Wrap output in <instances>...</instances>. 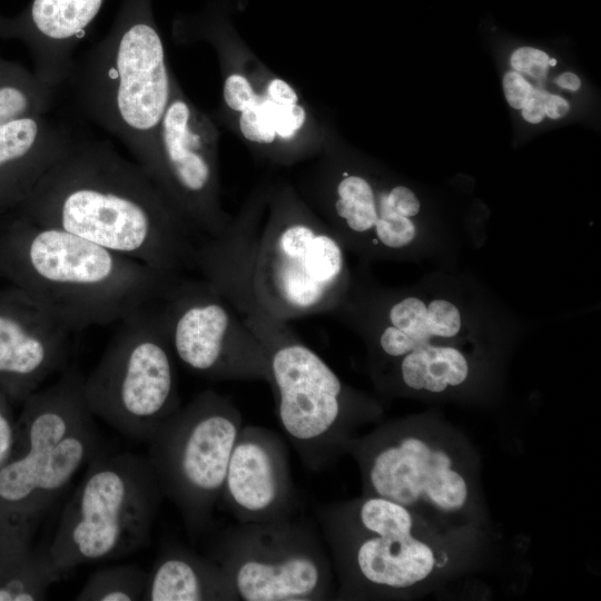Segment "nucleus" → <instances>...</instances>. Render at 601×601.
I'll return each mask as SVG.
<instances>
[{"mask_svg": "<svg viewBox=\"0 0 601 601\" xmlns=\"http://www.w3.org/2000/svg\"><path fill=\"white\" fill-rule=\"evenodd\" d=\"M168 275L195 272L197 236L139 164L75 139L14 210Z\"/></svg>", "mask_w": 601, "mask_h": 601, "instance_id": "nucleus-1", "label": "nucleus"}, {"mask_svg": "<svg viewBox=\"0 0 601 601\" xmlns=\"http://www.w3.org/2000/svg\"><path fill=\"white\" fill-rule=\"evenodd\" d=\"M194 264L235 309L253 303L287 323L333 313L349 287L343 245L322 219L292 204L275 208L265 225L246 217L200 238Z\"/></svg>", "mask_w": 601, "mask_h": 601, "instance_id": "nucleus-2", "label": "nucleus"}, {"mask_svg": "<svg viewBox=\"0 0 601 601\" xmlns=\"http://www.w3.org/2000/svg\"><path fill=\"white\" fill-rule=\"evenodd\" d=\"M12 214L0 225V279L71 333L155 304L177 276Z\"/></svg>", "mask_w": 601, "mask_h": 601, "instance_id": "nucleus-3", "label": "nucleus"}, {"mask_svg": "<svg viewBox=\"0 0 601 601\" xmlns=\"http://www.w3.org/2000/svg\"><path fill=\"white\" fill-rule=\"evenodd\" d=\"M67 82L85 115L146 171L173 91L151 0H122L106 36L75 62Z\"/></svg>", "mask_w": 601, "mask_h": 601, "instance_id": "nucleus-4", "label": "nucleus"}, {"mask_svg": "<svg viewBox=\"0 0 601 601\" xmlns=\"http://www.w3.org/2000/svg\"><path fill=\"white\" fill-rule=\"evenodd\" d=\"M268 361L279 424L303 465L319 472L346 453L377 407L349 388L288 326L250 303L238 311Z\"/></svg>", "mask_w": 601, "mask_h": 601, "instance_id": "nucleus-5", "label": "nucleus"}, {"mask_svg": "<svg viewBox=\"0 0 601 601\" xmlns=\"http://www.w3.org/2000/svg\"><path fill=\"white\" fill-rule=\"evenodd\" d=\"M162 499L147 455L98 452L61 513L49 559L63 575L134 554L149 544Z\"/></svg>", "mask_w": 601, "mask_h": 601, "instance_id": "nucleus-6", "label": "nucleus"}, {"mask_svg": "<svg viewBox=\"0 0 601 601\" xmlns=\"http://www.w3.org/2000/svg\"><path fill=\"white\" fill-rule=\"evenodd\" d=\"M346 453L356 460L364 494L393 500L427 525H464L475 499L470 467L451 440L423 425L400 421L353 437Z\"/></svg>", "mask_w": 601, "mask_h": 601, "instance_id": "nucleus-7", "label": "nucleus"}, {"mask_svg": "<svg viewBox=\"0 0 601 601\" xmlns=\"http://www.w3.org/2000/svg\"><path fill=\"white\" fill-rule=\"evenodd\" d=\"M157 302L119 322L83 378V395L93 417L127 439L146 443L181 406L176 358Z\"/></svg>", "mask_w": 601, "mask_h": 601, "instance_id": "nucleus-8", "label": "nucleus"}, {"mask_svg": "<svg viewBox=\"0 0 601 601\" xmlns=\"http://www.w3.org/2000/svg\"><path fill=\"white\" fill-rule=\"evenodd\" d=\"M242 426L233 401L207 388L167 417L147 442L161 493L179 511L193 541L211 524Z\"/></svg>", "mask_w": 601, "mask_h": 601, "instance_id": "nucleus-9", "label": "nucleus"}, {"mask_svg": "<svg viewBox=\"0 0 601 601\" xmlns=\"http://www.w3.org/2000/svg\"><path fill=\"white\" fill-rule=\"evenodd\" d=\"M208 556L227 573L239 601L335 599L327 546L307 520L236 522L217 534Z\"/></svg>", "mask_w": 601, "mask_h": 601, "instance_id": "nucleus-10", "label": "nucleus"}, {"mask_svg": "<svg viewBox=\"0 0 601 601\" xmlns=\"http://www.w3.org/2000/svg\"><path fill=\"white\" fill-rule=\"evenodd\" d=\"M157 306L175 358L189 372L210 381H256L272 386L260 343L208 280L177 275Z\"/></svg>", "mask_w": 601, "mask_h": 601, "instance_id": "nucleus-11", "label": "nucleus"}, {"mask_svg": "<svg viewBox=\"0 0 601 601\" xmlns=\"http://www.w3.org/2000/svg\"><path fill=\"white\" fill-rule=\"evenodd\" d=\"M336 582L334 600L392 599L410 594L440 570L441 549L425 531L374 533L314 508Z\"/></svg>", "mask_w": 601, "mask_h": 601, "instance_id": "nucleus-12", "label": "nucleus"}, {"mask_svg": "<svg viewBox=\"0 0 601 601\" xmlns=\"http://www.w3.org/2000/svg\"><path fill=\"white\" fill-rule=\"evenodd\" d=\"M146 174L198 239L220 236L230 225L217 198L208 126L177 91H171L159 124L154 158Z\"/></svg>", "mask_w": 601, "mask_h": 601, "instance_id": "nucleus-13", "label": "nucleus"}, {"mask_svg": "<svg viewBox=\"0 0 601 601\" xmlns=\"http://www.w3.org/2000/svg\"><path fill=\"white\" fill-rule=\"evenodd\" d=\"M218 503L238 523L294 516L298 497L288 450L268 427L243 425L235 441Z\"/></svg>", "mask_w": 601, "mask_h": 601, "instance_id": "nucleus-14", "label": "nucleus"}, {"mask_svg": "<svg viewBox=\"0 0 601 601\" xmlns=\"http://www.w3.org/2000/svg\"><path fill=\"white\" fill-rule=\"evenodd\" d=\"M70 331L20 289L0 288V384L26 397L68 358Z\"/></svg>", "mask_w": 601, "mask_h": 601, "instance_id": "nucleus-15", "label": "nucleus"}, {"mask_svg": "<svg viewBox=\"0 0 601 601\" xmlns=\"http://www.w3.org/2000/svg\"><path fill=\"white\" fill-rule=\"evenodd\" d=\"M105 0H31L14 16L0 14V38L22 42L33 73L59 89L73 69V52Z\"/></svg>", "mask_w": 601, "mask_h": 601, "instance_id": "nucleus-16", "label": "nucleus"}, {"mask_svg": "<svg viewBox=\"0 0 601 601\" xmlns=\"http://www.w3.org/2000/svg\"><path fill=\"white\" fill-rule=\"evenodd\" d=\"M99 452L91 424L53 447L26 451L0 469V503L32 518L49 508L78 471Z\"/></svg>", "mask_w": 601, "mask_h": 601, "instance_id": "nucleus-17", "label": "nucleus"}, {"mask_svg": "<svg viewBox=\"0 0 601 601\" xmlns=\"http://www.w3.org/2000/svg\"><path fill=\"white\" fill-rule=\"evenodd\" d=\"M72 141L46 115L0 125V216L17 210Z\"/></svg>", "mask_w": 601, "mask_h": 601, "instance_id": "nucleus-18", "label": "nucleus"}, {"mask_svg": "<svg viewBox=\"0 0 601 601\" xmlns=\"http://www.w3.org/2000/svg\"><path fill=\"white\" fill-rule=\"evenodd\" d=\"M142 601H239L224 569L208 555L168 544L148 571Z\"/></svg>", "mask_w": 601, "mask_h": 601, "instance_id": "nucleus-19", "label": "nucleus"}, {"mask_svg": "<svg viewBox=\"0 0 601 601\" xmlns=\"http://www.w3.org/2000/svg\"><path fill=\"white\" fill-rule=\"evenodd\" d=\"M397 375L408 390L440 393L465 382L469 363L457 348L428 343L400 358Z\"/></svg>", "mask_w": 601, "mask_h": 601, "instance_id": "nucleus-20", "label": "nucleus"}, {"mask_svg": "<svg viewBox=\"0 0 601 601\" xmlns=\"http://www.w3.org/2000/svg\"><path fill=\"white\" fill-rule=\"evenodd\" d=\"M58 89L39 80L33 71L0 57V125L33 115H47Z\"/></svg>", "mask_w": 601, "mask_h": 601, "instance_id": "nucleus-21", "label": "nucleus"}, {"mask_svg": "<svg viewBox=\"0 0 601 601\" xmlns=\"http://www.w3.org/2000/svg\"><path fill=\"white\" fill-rule=\"evenodd\" d=\"M148 571L137 563L104 566L89 575L75 597L78 601L141 600Z\"/></svg>", "mask_w": 601, "mask_h": 601, "instance_id": "nucleus-22", "label": "nucleus"}, {"mask_svg": "<svg viewBox=\"0 0 601 601\" xmlns=\"http://www.w3.org/2000/svg\"><path fill=\"white\" fill-rule=\"evenodd\" d=\"M387 325L408 335L416 348L428 344L432 337L426 323V306L417 297H405L393 303L387 309Z\"/></svg>", "mask_w": 601, "mask_h": 601, "instance_id": "nucleus-23", "label": "nucleus"}, {"mask_svg": "<svg viewBox=\"0 0 601 601\" xmlns=\"http://www.w3.org/2000/svg\"><path fill=\"white\" fill-rule=\"evenodd\" d=\"M415 235L416 229L411 218L390 211L375 225V248L398 250L410 245Z\"/></svg>", "mask_w": 601, "mask_h": 601, "instance_id": "nucleus-24", "label": "nucleus"}, {"mask_svg": "<svg viewBox=\"0 0 601 601\" xmlns=\"http://www.w3.org/2000/svg\"><path fill=\"white\" fill-rule=\"evenodd\" d=\"M260 106L276 135L292 137L305 122V110L295 105H278L268 98L259 99Z\"/></svg>", "mask_w": 601, "mask_h": 601, "instance_id": "nucleus-25", "label": "nucleus"}, {"mask_svg": "<svg viewBox=\"0 0 601 601\" xmlns=\"http://www.w3.org/2000/svg\"><path fill=\"white\" fill-rule=\"evenodd\" d=\"M426 323L431 336L453 337L461 328V315L456 306L444 299H435L426 307Z\"/></svg>", "mask_w": 601, "mask_h": 601, "instance_id": "nucleus-26", "label": "nucleus"}, {"mask_svg": "<svg viewBox=\"0 0 601 601\" xmlns=\"http://www.w3.org/2000/svg\"><path fill=\"white\" fill-rule=\"evenodd\" d=\"M259 97L257 102L242 111L239 127L246 139L257 144H272L276 134L268 122V119L260 106Z\"/></svg>", "mask_w": 601, "mask_h": 601, "instance_id": "nucleus-27", "label": "nucleus"}, {"mask_svg": "<svg viewBox=\"0 0 601 601\" xmlns=\"http://www.w3.org/2000/svg\"><path fill=\"white\" fill-rule=\"evenodd\" d=\"M223 95L226 105L240 112L253 107L258 100L249 81L244 76L236 73L226 78Z\"/></svg>", "mask_w": 601, "mask_h": 601, "instance_id": "nucleus-28", "label": "nucleus"}, {"mask_svg": "<svg viewBox=\"0 0 601 601\" xmlns=\"http://www.w3.org/2000/svg\"><path fill=\"white\" fill-rule=\"evenodd\" d=\"M549 60L550 58L544 51L532 47H522L512 53L510 63L516 72L543 79L550 67Z\"/></svg>", "mask_w": 601, "mask_h": 601, "instance_id": "nucleus-29", "label": "nucleus"}, {"mask_svg": "<svg viewBox=\"0 0 601 601\" xmlns=\"http://www.w3.org/2000/svg\"><path fill=\"white\" fill-rule=\"evenodd\" d=\"M503 90L508 104L514 109H522L533 88L519 72L510 71L503 78Z\"/></svg>", "mask_w": 601, "mask_h": 601, "instance_id": "nucleus-30", "label": "nucleus"}, {"mask_svg": "<svg viewBox=\"0 0 601 601\" xmlns=\"http://www.w3.org/2000/svg\"><path fill=\"white\" fill-rule=\"evenodd\" d=\"M390 207L397 214L405 217H413L418 214L421 205L415 194L405 186H395L387 193Z\"/></svg>", "mask_w": 601, "mask_h": 601, "instance_id": "nucleus-31", "label": "nucleus"}, {"mask_svg": "<svg viewBox=\"0 0 601 601\" xmlns=\"http://www.w3.org/2000/svg\"><path fill=\"white\" fill-rule=\"evenodd\" d=\"M14 435L10 420L0 401V469L7 463L13 446Z\"/></svg>", "mask_w": 601, "mask_h": 601, "instance_id": "nucleus-32", "label": "nucleus"}, {"mask_svg": "<svg viewBox=\"0 0 601 601\" xmlns=\"http://www.w3.org/2000/svg\"><path fill=\"white\" fill-rule=\"evenodd\" d=\"M267 95L268 99L278 105H295L298 100L295 90L282 79H274L268 83Z\"/></svg>", "mask_w": 601, "mask_h": 601, "instance_id": "nucleus-33", "label": "nucleus"}, {"mask_svg": "<svg viewBox=\"0 0 601 601\" xmlns=\"http://www.w3.org/2000/svg\"><path fill=\"white\" fill-rule=\"evenodd\" d=\"M544 116L543 92L533 89L530 98L522 108V117L530 124H539L543 120Z\"/></svg>", "mask_w": 601, "mask_h": 601, "instance_id": "nucleus-34", "label": "nucleus"}, {"mask_svg": "<svg viewBox=\"0 0 601 601\" xmlns=\"http://www.w3.org/2000/svg\"><path fill=\"white\" fill-rule=\"evenodd\" d=\"M544 114L551 119H559L569 111V104L565 99L556 95L543 92Z\"/></svg>", "mask_w": 601, "mask_h": 601, "instance_id": "nucleus-35", "label": "nucleus"}, {"mask_svg": "<svg viewBox=\"0 0 601 601\" xmlns=\"http://www.w3.org/2000/svg\"><path fill=\"white\" fill-rule=\"evenodd\" d=\"M555 83L563 89L577 91L581 87L580 78L572 72H564L555 79Z\"/></svg>", "mask_w": 601, "mask_h": 601, "instance_id": "nucleus-36", "label": "nucleus"}, {"mask_svg": "<svg viewBox=\"0 0 601 601\" xmlns=\"http://www.w3.org/2000/svg\"><path fill=\"white\" fill-rule=\"evenodd\" d=\"M555 62H556L555 59H550V60H549V66H554Z\"/></svg>", "mask_w": 601, "mask_h": 601, "instance_id": "nucleus-37", "label": "nucleus"}]
</instances>
